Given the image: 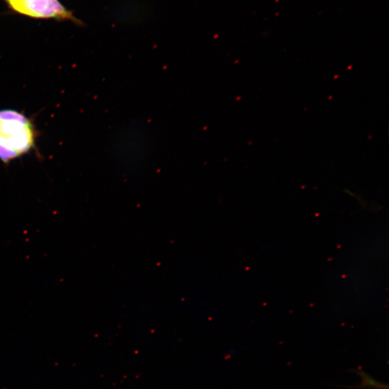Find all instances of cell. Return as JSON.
I'll use <instances>...</instances> for the list:
<instances>
[{"instance_id":"1","label":"cell","mask_w":389,"mask_h":389,"mask_svg":"<svg viewBox=\"0 0 389 389\" xmlns=\"http://www.w3.org/2000/svg\"><path fill=\"white\" fill-rule=\"evenodd\" d=\"M37 131L23 113L0 110V161L7 164L35 147Z\"/></svg>"},{"instance_id":"2","label":"cell","mask_w":389,"mask_h":389,"mask_svg":"<svg viewBox=\"0 0 389 389\" xmlns=\"http://www.w3.org/2000/svg\"><path fill=\"white\" fill-rule=\"evenodd\" d=\"M9 9L15 13L35 19H55L82 23L59 0H3Z\"/></svg>"},{"instance_id":"3","label":"cell","mask_w":389,"mask_h":389,"mask_svg":"<svg viewBox=\"0 0 389 389\" xmlns=\"http://www.w3.org/2000/svg\"><path fill=\"white\" fill-rule=\"evenodd\" d=\"M118 11H126L122 23H137L142 21L146 14V10L140 3L134 1L122 2L118 4Z\"/></svg>"},{"instance_id":"4","label":"cell","mask_w":389,"mask_h":389,"mask_svg":"<svg viewBox=\"0 0 389 389\" xmlns=\"http://www.w3.org/2000/svg\"><path fill=\"white\" fill-rule=\"evenodd\" d=\"M360 375H361V373ZM366 376V377H363L362 376V377L364 379H363L362 384L361 385V386L363 385L365 387L366 386V387H372V388H377V387L379 388V384L375 380L371 379L370 377H368L367 375Z\"/></svg>"}]
</instances>
